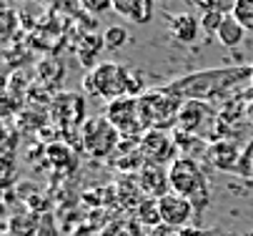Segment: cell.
Instances as JSON below:
<instances>
[{
	"label": "cell",
	"instance_id": "obj_1",
	"mask_svg": "<svg viewBox=\"0 0 253 236\" xmlns=\"http://www.w3.org/2000/svg\"><path fill=\"white\" fill-rule=\"evenodd\" d=\"M168 179H170V191L188 198L193 209L201 211L208 204V184L201 171V166L191 156H180L170 163L168 168Z\"/></svg>",
	"mask_w": 253,
	"mask_h": 236
},
{
	"label": "cell",
	"instance_id": "obj_2",
	"mask_svg": "<svg viewBox=\"0 0 253 236\" xmlns=\"http://www.w3.org/2000/svg\"><path fill=\"white\" fill-rule=\"evenodd\" d=\"M183 103L186 100L173 95L168 88L166 91H151L146 95H140L138 106H140V116H143V123H146V131H151V128L163 131V128H170L173 123H178Z\"/></svg>",
	"mask_w": 253,
	"mask_h": 236
},
{
	"label": "cell",
	"instance_id": "obj_3",
	"mask_svg": "<svg viewBox=\"0 0 253 236\" xmlns=\"http://www.w3.org/2000/svg\"><path fill=\"white\" fill-rule=\"evenodd\" d=\"M83 88L90 95L105 98L108 103H111V100H116V98L128 95V68L121 65V63H113V60L98 63L95 68L85 76Z\"/></svg>",
	"mask_w": 253,
	"mask_h": 236
},
{
	"label": "cell",
	"instance_id": "obj_4",
	"mask_svg": "<svg viewBox=\"0 0 253 236\" xmlns=\"http://www.w3.org/2000/svg\"><path fill=\"white\" fill-rule=\"evenodd\" d=\"M121 133L105 116H93L81 126V143L90 158H108L121 148Z\"/></svg>",
	"mask_w": 253,
	"mask_h": 236
},
{
	"label": "cell",
	"instance_id": "obj_5",
	"mask_svg": "<svg viewBox=\"0 0 253 236\" xmlns=\"http://www.w3.org/2000/svg\"><path fill=\"white\" fill-rule=\"evenodd\" d=\"M105 118L111 121L116 126V131L121 133V136H143L146 133V123H143V116H140V106H138V98H116L108 103L105 108Z\"/></svg>",
	"mask_w": 253,
	"mask_h": 236
},
{
	"label": "cell",
	"instance_id": "obj_6",
	"mask_svg": "<svg viewBox=\"0 0 253 236\" xmlns=\"http://www.w3.org/2000/svg\"><path fill=\"white\" fill-rule=\"evenodd\" d=\"M158 201V214H161V224L166 229H173V231H180V229H186L191 226V219L196 216V209L188 198L183 196H178V193H166Z\"/></svg>",
	"mask_w": 253,
	"mask_h": 236
},
{
	"label": "cell",
	"instance_id": "obj_7",
	"mask_svg": "<svg viewBox=\"0 0 253 236\" xmlns=\"http://www.w3.org/2000/svg\"><path fill=\"white\" fill-rule=\"evenodd\" d=\"M175 146L178 143H173V139L166 131L151 128L140 136V156L148 166H163L168 161L173 163L175 161Z\"/></svg>",
	"mask_w": 253,
	"mask_h": 236
},
{
	"label": "cell",
	"instance_id": "obj_8",
	"mask_svg": "<svg viewBox=\"0 0 253 236\" xmlns=\"http://www.w3.org/2000/svg\"><path fill=\"white\" fill-rule=\"evenodd\" d=\"M53 116L60 121V126H83L85 118V100L73 93V91H65L55 98V106H53Z\"/></svg>",
	"mask_w": 253,
	"mask_h": 236
},
{
	"label": "cell",
	"instance_id": "obj_9",
	"mask_svg": "<svg viewBox=\"0 0 253 236\" xmlns=\"http://www.w3.org/2000/svg\"><path fill=\"white\" fill-rule=\"evenodd\" d=\"M138 181H140V191L148 198H161V196L170 193V179H168V171L163 166H148L146 163L138 174Z\"/></svg>",
	"mask_w": 253,
	"mask_h": 236
},
{
	"label": "cell",
	"instance_id": "obj_10",
	"mask_svg": "<svg viewBox=\"0 0 253 236\" xmlns=\"http://www.w3.org/2000/svg\"><path fill=\"white\" fill-rule=\"evenodd\" d=\"M153 0H113V13L128 23L143 25L153 18Z\"/></svg>",
	"mask_w": 253,
	"mask_h": 236
},
{
	"label": "cell",
	"instance_id": "obj_11",
	"mask_svg": "<svg viewBox=\"0 0 253 236\" xmlns=\"http://www.w3.org/2000/svg\"><path fill=\"white\" fill-rule=\"evenodd\" d=\"M168 30L175 43H193L201 33V20L191 13H178V15H170Z\"/></svg>",
	"mask_w": 253,
	"mask_h": 236
},
{
	"label": "cell",
	"instance_id": "obj_12",
	"mask_svg": "<svg viewBox=\"0 0 253 236\" xmlns=\"http://www.w3.org/2000/svg\"><path fill=\"white\" fill-rule=\"evenodd\" d=\"M206 116H211V108L203 100H186L183 108H180V116H178V126L186 133H201Z\"/></svg>",
	"mask_w": 253,
	"mask_h": 236
},
{
	"label": "cell",
	"instance_id": "obj_13",
	"mask_svg": "<svg viewBox=\"0 0 253 236\" xmlns=\"http://www.w3.org/2000/svg\"><path fill=\"white\" fill-rule=\"evenodd\" d=\"M38 221H41L38 214H33V211H18L15 216L8 219L5 229H8L10 236H35V234H38Z\"/></svg>",
	"mask_w": 253,
	"mask_h": 236
},
{
	"label": "cell",
	"instance_id": "obj_14",
	"mask_svg": "<svg viewBox=\"0 0 253 236\" xmlns=\"http://www.w3.org/2000/svg\"><path fill=\"white\" fill-rule=\"evenodd\" d=\"M215 38H218V43L226 46V48H236V46L243 43L246 30H243V25H241L233 15H226L223 23H221V28H218V36H215Z\"/></svg>",
	"mask_w": 253,
	"mask_h": 236
},
{
	"label": "cell",
	"instance_id": "obj_15",
	"mask_svg": "<svg viewBox=\"0 0 253 236\" xmlns=\"http://www.w3.org/2000/svg\"><path fill=\"white\" fill-rule=\"evenodd\" d=\"M105 48V43H103V38L100 36H83L81 38V46H78V58H81V63L83 65H88V68L93 71L95 65H98V58H100V50Z\"/></svg>",
	"mask_w": 253,
	"mask_h": 236
},
{
	"label": "cell",
	"instance_id": "obj_16",
	"mask_svg": "<svg viewBox=\"0 0 253 236\" xmlns=\"http://www.w3.org/2000/svg\"><path fill=\"white\" fill-rule=\"evenodd\" d=\"M103 43H105V50H118L128 43V30L123 25H111L105 28L103 33Z\"/></svg>",
	"mask_w": 253,
	"mask_h": 236
},
{
	"label": "cell",
	"instance_id": "obj_17",
	"mask_svg": "<svg viewBox=\"0 0 253 236\" xmlns=\"http://www.w3.org/2000/svg\"><path fill=\"white\" fill-rule=\"evenodd\" d=\"M138 219H140V224H146V226H156V224H161L158 201H156V198L140 201V206H138Z\"/></svg>",
	"mask_w": 253,
	"mask_h": 236
},
{
	"label": "cell",
	"instance_id": "obj_18",
	"mask_svg": "<svg viewBox=\"0 0 253 236\" xmlns=\"http://www.w3.org/2000/svg\"><path fill=\"white\" fill-rule=\"evenodd\" d=\"M231 15L243 25L246 33H253V0H238Z\"/></svg>",
	"mask_w": 253,
	"mask_h": 236
},
{
	"label": "cell",
	"instance_id": "obj_19",
	"mask_svg": "<svg viewBox=\"0 0 253 236\" xmlns=\"http://www.w3.org/2000/svg\"><path fill=\"white\" fill-rule=\"evenodd\" d=\"M103 236H140V224H135V221H113V224H108Z\"/></svg>",
	"mask_w": 253,
	"mask_h": 236
},
{
	"label": "cell",
	"instance_id": "obj_20",
	"mask_svg": "<svg viewBox=\"0 0 253 236\" xmlns=\"http://www.w3.org/2000/svg\"><path fill=\"white\" fill-rule=\"evenodd\" d=\"M226 15L215 13V10H208V13H201V30L208 33V36H218V28L223 23Z\"/></svg>",
	"mask_w": 253,
	"mask_h": 236
},
{
	"label": "cell",
	"instance_id": "obj_21",
	"mask_svg": "<svg viewBox=\"0 0 253 236\" xmlns=\"http://www.w3.org/2000/svg\"><path fill=\"white\" fill-rule=\"evenodd\" d=\"M35 236H60V229H58V224H55V219H53V214H50V211L41 214L38 234H35Z\"/></svg>",
	"mask_w": 253,
	"mask_h": 236
},
{
	"label": "cell",
	"instance_id": "obj_22",
	"mask_svg": "<svg viewBox=\"0 0 253 236\" xmlns=\"http://www.w3.org/2000/svg\"><path fill=\"white\" fill-rule=\"evenodd\" d=\"M81 8L90 15H103L108 10H113V0H81Z\"/></svg>",
	"mask_w": 253,
	"mask_h": 236
},
{
	"label": "cell",
	"instance_id": "obj_23",
	"mask_svg": "<svg viewBox=\"0 0 253 236\" xmlns=\"http://www.w3.org/2000/svg\"><path fill=\"white\" fill-rule=\"evenodd\" d=\"M18 20H20V18H18L15 10H10V8L3 10V41H5V43L13 38V30L18 28Z\"/></svg>",
	"mask_w": 253,
	"mask_h": 236
},
{
	"label": "cell",
	"instance_id": "obj_24",
	"mask_svg": "<svg viewBox=\"0 0 253 236\" xmlns=\"http://www.w3.org/2000/svg\"><path fill=\"white\" fill-rule=\"evenodd\" d=\"M236 3H238V0H211V10L221 13V15H231Z\"/></svg>",
	"mask_w": 253,
	"mask_h": 236
},
{
	"label": "cell",
	"instance_id": "obj_25",
	"mask_svg": "<svg viewBox=\"0 0 253 236\" xmlns=\"http://www.w3.org/2000/svg\"><path fill=\"white\" fill-rule=\"evenodd\" d=\"M173 236H203V229H201V226H196V224H191V226H186V229L175 231Z\"/></svg>",
	"mask_w": 253,
	"mask_h": 236
},
{
	"label": "cell",
	"instance_id": "obj_26",
	"mask_svg": "<svg viewBox=\"0 0 253 236\" xmlns=\"http://www.w3.org/2000/svg\"><path fill=\"white\" fill-rule=\"evenodd\" d=\"M203 236H238V234L226 231V229H203Z\"/></svg>",
	"mask_w": 253,
	"mask_h": 236
},
{
	"label": "cell",
	"instance_id": "obj_27",
	"mask_svg": "<svg viewBox=\"0 0 253 236\" xmlns=\"http://www.w3.org/2000/svg\"><path fill=\"white\" fill-rule=\"evenodd\" d=\"M191 5H196V8H201L203 13H208V10H211V0H191Z\"/></svg>",
	"mask_w": 253,
	"mask_h": 236
},
{
	"label": "cell",
	"instance_id": "obj_28",
	"mask_svg": "<svg viewBox=\"0 0 253 236\" xmlns=\"http://www.w3.org/2000/svg\"><path fill=\"white\" fill-rule=\"evenodd\" d=\"M248 71H251V76H248V78H251V83H253V63H251V68H248Z\"/></svg>",
	"mask_w": 253,
	"mask_h": 236
},
{
	"label": "cell",
	"instance_id": "obj_29",
	"mask_svg": "<svg viewBox=\"0 0 253 236\" xmlns=\"http://www.w3.org/2000/svg\"><path fill=\"white\" fill-rule=\"evenodd\" d=\"M153 3H168V0H153Z\"/></svg>",
	"mask_w": 253,
	"mask_h": 236
},
{
	"label": "cell",
	"instance_id": "obj_30",
	"mask_svg": "<svg viewBox=\"0 0 253 236\" xmlns=\"http://www.w3.org/2000/svg\"><path fill=\"white\" fill-rule=\"evenodd\" d=\"M246 236H253V231H248V234H246Z\"/></svg>",
	"mask_w": 253,
	"mask_h": 236
},
{
	"label": "cell",
	"instance_id": "obj_31",
	"mask_svg": "<svg viewBox=\"0 0 253 236\" xmlns=\"http://www.w3.org/2000/svg\"><path fill=\"white\" fill-rule=\"evenodd\" d=\"M20 3H30V0H20Z\"/></svg>",
	"mask_w": 253,
	"mask_h": 236
}]
</instances>
